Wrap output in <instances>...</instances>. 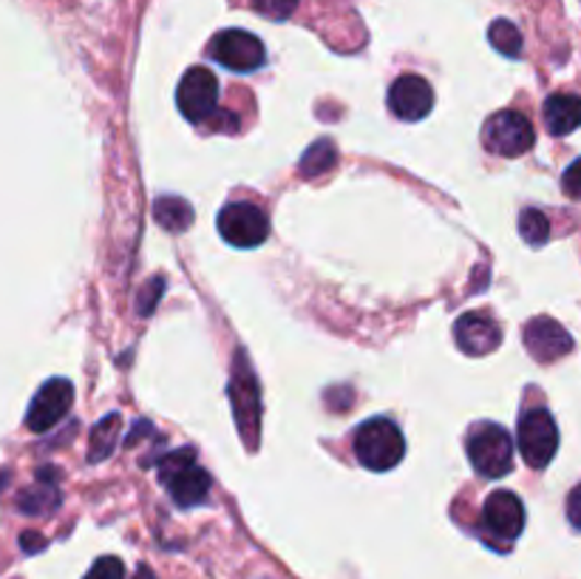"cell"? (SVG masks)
Returning <instances> with one entry per match:
<instances>
[{
    "label": "cell",
    "instance_id": "ffe728a7",
    "mask_svg": "<svg viewBox=\"0 0 581 579\" xmlns=\"http://www.w3.org/2000/svg\"><path fill=\"white\" fill-rule=\"evenodd\" d=\"M488 40L493 49L506 57H520L522 55V32L513 26L511 21H493L488 28Z\"/></svg>",
    "mask_w": 581,
    "mask_h": 579
},
{
    "label": "cell",
    "instance_id": "9a60e30c",
    "mask_svg": "<svg viewBox=\"0 0 581 579\" xmlns=\"http://www.w3.org/2000/svg\"><path fill=\"white\" fill-rule=\"evenodd\" d=\"M545 126L554 137H565L581 128V97L576 94H550L545 100Z\"/></svg>",
    "mask_w": 581,
    "mask_h": 579
},
{
    "label": "cell",
    "instance_id": "7c38bea8",
    "mask_svg": "<svg viewBox=\"0 0 581 579\" xmlns=\"http://www.w3.org/2000/svg\"><path fill=\"white\" fill-rule=\"evenodd\" d=\"M483 523L493 537L511 543L525 531V506L513 491H493L483 506Z\"/></svg>",
    "mask_w": 581,
    "mask_h": 579
},
{
    "label": "cell",
    "instance_id": "4fadbf2b",
    "mask_svg": "<svg viewBox=\"0 0 581 579\" xmlns=\"http://www.w3.org/2000/svg\"><path fill=\"white\" fill-rule=\"evenodd\" d=\"M454 338L465 356L483 358L502 344V329L497 327L491 315L485 313H465L454 324Z\"/></svg>",
    "mask_w": 581,
    "mask_h": 579
},
{
    "label": "cell",
    "instance_id": "ba28073f",
    "mask_svg": "<svg viewBox=\"0 0 581 579\" xmlns=\"http://www.w3.org/2000/svg\"><path fill=\"white\" fill-rule=\"evenodd\" d=\"M216 100H219V80L205 66H194L182 78L179 91H176V105H179L182 117L190 123L210 119L216 112Z\"/></svg>",
    "mask_w": 581,
    "mask_h": 579
},
{
    "label": "cell",
    "instance_id": "8fae6325",
    "mask_svg": "<svg viewBox=\"0 0 581 579\" xmlns=\"http://www.w3.org/2000/svg\"><path fill=\"white\" fill-rule=\"evenodd\" d=\"M525 349L539 363H554L573 349V338H570L568 329L561 327L556 319L536 315L525 327Z\"/></svg>",
    "mask_w": 581,
    "mask_h": 579
},
{
    "label": "cell",
    "instance_id": "d4e9b609",
    "mask_svg": "<svg viewBox=\"0 0 581 579\" xmlns=\"http://www.w3.org/2000/svg\"><path fill=\"white\" fill-rule=\"evenodd\" d=\"M83 579H125V566L123 559L117 557H100L91 571Z\"/></svg>",
    "mask_w": 581,
    "mask_h": 579
},
{
    "label": "cell",
    "instance_id": "8992f818",
    "mask_svg": "<svg viewBox=\"0 0 581 579\" xmlns=\"http://www.w3.org/2000/svg\"><path fill=\"white\" fill-rule=\"evenodd\" d=\"M219 233H222L228 245L253 251V247L264 245L267 236H270V219H267V213L258 205L230 202L219 213Z\"/></svg>",
    "mask_w": 581,
    "mask_h": 579
},
{
    "label": "cell",
    "instance_id": "2e32d148",
    "mask_svg": "<svg viewBox=\"0 0 581 579\" xmlns=\"http://www.w3.org/2000/svg\"><path fill=\"white\" fill-rule=\"evenodd\" d=\"M119 432H123V415H105V418L94 426V432H91L89 463H103L105 458H112Z\"/></svg>",
    "mask_w": 581,
    "mask_h": 579
},
{
    "label": "cell",
    "instance_id": "7a4b0ae2",
    "mask_svg": "<svg viewBox=\"0 0 581 579\" xmlns=\"http://www.w3.org/2000/svg\"><path fill=\"white\" fill-rule=\"evenodd\" d=\"M406 454V440L403 432L388 418H372L360 426L355 435V458L360 466L372 468V472H388L403 461Z\"/></svg>",
    "mask_w": 581,
    "mask_h": 579
},
{
    "label": "cell",
    "instance_id": "83f0119b",
    "mask_svg": "<svg viewBox=\"0 0 581 579\" xmlns=\"http://www.w3.org/2000/svg\"><path fill=\"white\" fill-rule=\"evenodd\" d=\"M21 548L26 554H40L46 548V540L35 534V531H26V534H21Z\"/></svg>",
    "mask_w": 581,
    "mask_h": 579
},
{
    "label": "cell",
    "instance_id": "603a6c76",
    "mask_svg": "<svg viewBox=\"0 0 581 579\" xmlns=\"http://www.w3.org/2000/svg\"><path fill=\"white\" fill-rule=\"evenodd\" d=\"M249 7L270 21H287L298 9V0H249Z\"/></svg>",
    "mask_w": 581,
    "mask_h": 579
},
{
    "label": "cell",
    "instance_id": "30bf717a",
    "mask_svg": "<svg viewBox=\"0 0 581 579\" xmlns=\"http://www.w3.org/2000/svg\"><path fill=\"white\" fill-rule=\"evenodd\" d=\"M388 108L406 123H420L434 108V89L420 74H403L388 89Z\"/></svg>",
    "mask_w": 581,
    "mask_h": 579
},
{
    "label": "cell",
    "instance_id": "52a82bcc",
    "mask_svg": "<svg viewBox=\"0 0 581 579\" xmlns=\"http://www.w3.org/2000/svg\"><path fill=\"white\" fill-rule=\"evenodd\" d=\"M210 57L230 71H256L267 60L264 43L244 28H224L210 43Z\"/></svg>",
    "mask_w": 581,
    "mask_h": 579
},
{
    "label": "cell",
    "instance_id": "4316f807",
    "mask_svg": "<svg viewBox=\"0 0 581 579\" xmlns=\"http://www.w3.org/2000/svg\"><path fill=\"white\" fill-rule=\"evenodd\" d=\"M568 520L573 529L581 531V486H576L568 497Z\"/></svg>",
    "mask_w": 581,
    "mask_h": 579
},
{
    "label": "cell",
    "instance_id": "d6986e66",
    "mask_svg": "<svg viewBox=\"0 0 581 579\" xmlns=\"http://www.w3.org/2000/svg\"><path fill=\"white\" fill-rule=\"evenodd\" d=\"M335 162H338V151H335L333 140H318L315 146L306 148V154L301 157L298 171H301V176H306V180H315V176L326 174Z\"/></svg>",
    "mask_w": 581,
    "mask_h": 579
},
{
    "label": "cell",
    "instance_id": "3957f363",
    "mask_svg": "<svg viewBox=\"0 0 581 579\" xmlns=\"http://www.w3.org/2000/svg\"><path fill=\"white\" fill-rule=\"evenodd\" d=\"M468 461L483 477H506L513 468V440L497 424H477L468 432Z\"/></svg>",
    "mask_w": 581,
    "mask_h": 579
},
{
    "label": "cell",
    "instance_id": "7402d4cb",
    "mask_svg": "<svg viewBox=\"0 0 581 579\" xmlns=\"http://www.w3.org/2000/svg\"><path fill=\"white\" fill-rule=\"evenodd\" d=\"M190 463H196V454L194 449H176V452L165 454L160 461V466H156V472H160V480L167 483L174 475H179L182 468H187Z\"/></svg>",
    "mask_w": 581,
    "mask_h": 579
},
{
    "label": "cell",
    "instance_id": "6da1fadb",
    "mask_svg": "<svg viewBox=\"0 0 581 579\" xmlns=\"http://www.w3.org/2000/svg\"><path fill=\"white\" fill-rule=\"evenodd\" d=\"M230 404H233L235 424H239L244 447L249 452H256L258 435H262V392H258L256 372L249 367L244 349L235 352L233 378H230Z\"/></svg>",
    "mask_w": 581,
    "mask_h": 579
},
{
    "label": "cell",
    "instance_id": "44dd1931",
    "mask_svg": "<svg viewBox=\"0 0 581 579\" xmlns=\"http://www.w3.org/2000/svg\"><path fill=\"white\" fill-rule=\"evenodd\" d=\"M520 233L531 247H542L550 239V222L542 210L527 208L520 213Z\"/></svg>",
    "mask_w": 581,
    "mask_h": 579
},
{
    "label": "cell",
    "instance_id": "e0dca14e",
    "mask_svg": "<svg viewBox=\"0 0 581 579\" xmlns=\"http://www.w3.org/2000/svg\"><path fill=\"white\" fill-rule=\"evenodd\" d=\"M153 217H156V222H160L165 231L182 233L194 224V208H190L185 199H179V196H162V199H156V205H153Z\"/></svg>",
    "mask_w": 581,
    "mask_h": 579
},
{
    "label": "cell",
    "instance_id": "484cf974",
    "mask_svg": "<svg viewBox=\"0 0 581 579\" xmlns=\"http://www.w3.org/2000/svg\"><path fill=\"white\" fill-rule=\"evenodd\" d=\"M561 185H565V190H568L573 199H581V157L568 167V171H565V180H561Z\"/></svg>",
    "mask_w": 581,
    "mask_h": 579
},
{
    "label": "cell",
    "instance_id": "277c9868",
    "mask_svg": "<svg viewBox=\"0 0 581 579\" xmlns=\"http://www.w3.org/2000/svg\"><path fill=\"white\" fill-rule=\"evenodd\" d=\"M520 454L531 468H545L559 449V426L547 409H527L516 426Z\"/></svg>",
    "mask_w": 581,
    "mask_h": 579
},
{
    "label": "cell",
    "instance_id": "ac0fdd59",
    "mask_svg": "<svg viewBox=\"0 0 581 579\" xmlns=\"http://www.w3.org/2000/svg\"><path fill=\"white\" fill-rule=\"evenodd\" d=\"M55 468H40V486L32 491H26V495L21 497V511H26V514H49V511H55L57 506H60V497H57V489H55V477L51 475Z\"/></svg>",
    "mask_w": 581,
    "mask_h": 579
},
{
    "label": "cell",
    "instance_id": "cb8c5ba5",
    "mask_svg": "<svg viewBox=\"0 0 581 579\" xmlns=\"http://www.w3.org/2000/svg\"><path fill=\"white\" fill-rule=\"evenodd\" d=\"M162 293H165V279H162V276H156V279L148 281V285L142 287L139 299H137L139 315H151L153 310H156V304H160Z\"/></svg>",
    "mask_w": 581,
    "mask_h": 579
},
{
    "label": "cell",
    "instance_id": "f1b7e54d",
    "mask_svg": "<svg viewBox=\"0 0 581 579\" xmlns=\"http://www.w3.org/2000/svg\"><path fill=\"white\" fill-rule=\"evenodd\" d=\"M235 126H239V123H235V117H233V114H228V112H213V126H210V128H213V131H222V128H224V131H235Z\"/></svg>",
    "mask_w": 581,
    "mask_h": 579
},
{
    "label": "cell",
    "instance_id": "f546056e",
    "mask_svg": "<svg viewBox=\"0 0 581 579\" xmlns=\"http://www.w3.org/2000/svg\"><path fill=\"white\" fill-rule=\"evenodd\" d=\"M133 579H156V577H153L151 568H148V566H139V571L133 574Z\"/></svg>",
    "mask_w": 581,
    "mask_h": 579
},
{
    "label": "cell",
    "instance_id": "9c48e42d",
    "mask_svg": "<svg viewBox=\"0 0 581 579\" xmlns=\"http://www.w3.org/2000/svg\"><path fill=\"white\" fill-rule=\"evenodd\" d=\"M71 404H74V386L66 378H51L37 390L32 398V406L26 413V426L32 432H49L69 415Z\"/></svg>",
    "mask_w": 581,
    "mask_h": 579
},
{
    "label": "cell",
    "instance_id": "5bb4252c",
    "mask_svg": "<svg viewBox=\"0 0 581 579\" xmlns=\"http://www.w3.org/2000/svg\"><path fill=\"white\" fill-rule=\"evenodd\" d=\"M167 491H171V500L182 509H194L199 502L208 500L210 491V475L201 466L190 463L187 468H182L179 475H174L165 483Z\"/></svg>",
    "mask_w": 581,
    "mask_h": 579
},
{
    "label": "cell",
    "instance_id": "5b68a950",
    "mask_svg": "<svg viewBox=\"0 0 581 579\" xmlns=\"http://www.w3.org/2000/svg\"><path fill=\"white\" fill-rule=\"evenodd\" d=\"M483 142L485 148L497 157H522L527 154L536 142V131H533L531 119L520 112H497L493 117L485 119L483 126Z\"/></svg>",
    "mask_w": 581,
    "mask_h": 579
}]
</instances>
